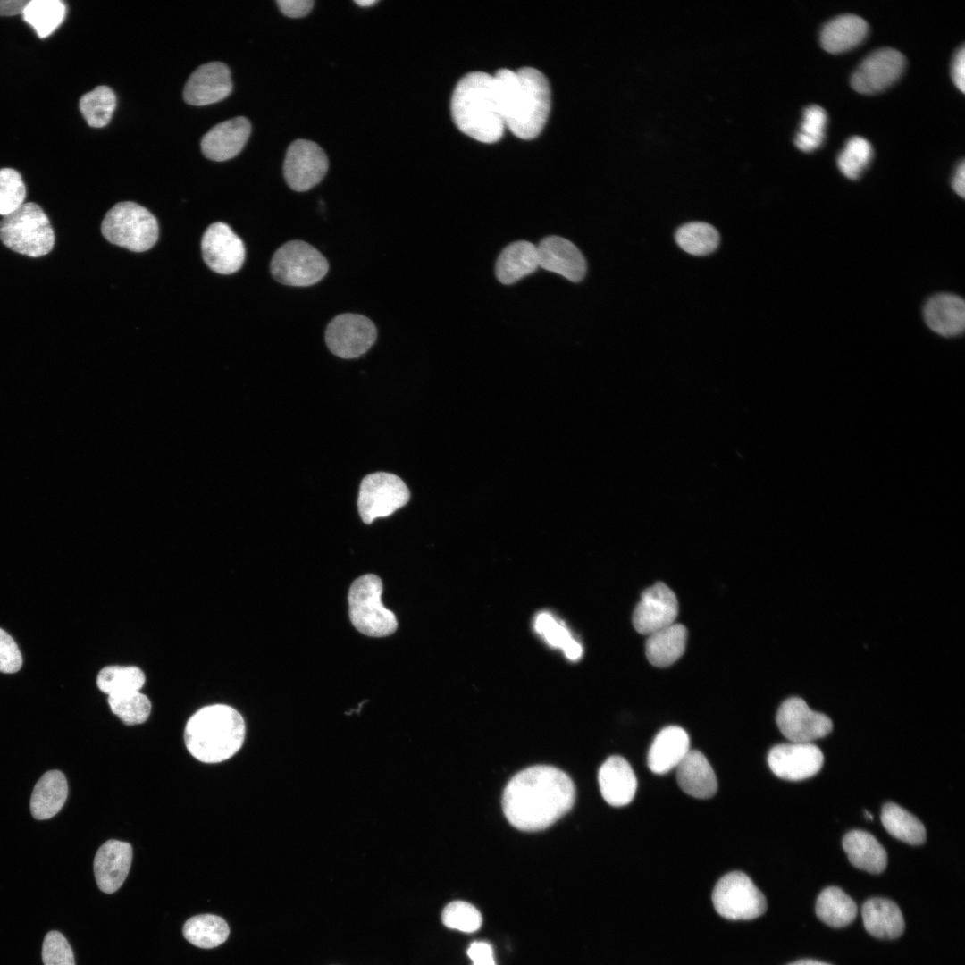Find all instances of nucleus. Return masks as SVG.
<instances>
[{"label":"nucleus","mask_w":965,"mask_h":965,"mask_svg":"<svg viewBox=\"0 0 965 965\" xmlns=\"http://www.w3.org/2000/svg\"><path fill=\"white\" fill-rule=\"evenodd\" d=\"M575 789L561 769L546 765L527 768L504 789L502 809L508 822L522 831L543 830L574 805Z\"/></svg>","instance_id":"1"},{"label":"nucleus","mask_w":965,"mask_h":965,"mask_svg":"<svg viewBox=\"0 0 965 965\" xmlns=\"http://www.w3.org/2000/svg\"><path fill=\"white\" fill-rule=\"evenodd\" d=\"M500 92L505 126L517 138L529 140L543 129L550 109V89L538 70H499L494 75Z\"/></svg>","instance_id":"2"},{"label":"nucleus","mask_w":965,"mask_h":965,"mask_svg":"<svg viewBox=\"0 0 965 965\" xmlns=\"http://www.w3.org/2000/svg\"><path fill=\"white\" fill-rule=\"evenodd\" d=\"M451 113L457 127L474 139L482 143L499 140L506 126L495 77L482 71L464 76L453 91Z\"/></svg>","instance_id":"3"},{"label":"nucleus","mask_w":965,"mask_h":965,"mask_svg":"<svg viewBox=\"0 0 965 965\" xmlns=\"http://www.w3.org/2000/svg\"><path fill=\"white\" fill-rule=\"evenodd\" d=\"M245 734L244 719L235 709L214 704L191 716L185 726L184 740L195 759L204 763H219L238 752Z\"/></svg>","instance_id":"4"},{"label":"nucleus","mask_w":965,"mask_h":965,"mask_svg":"<svg viewBox=\"0 0 965 965\" xmlns=\"http://www.w3.org/2000/svg\"><path fill=\"white\" fill-rule=\"evenodd\" d=\"M0 241L18 254L40 257L53 249L55 236L42 207L27 202L0 220Z\"/></svg>","instance_id":"5"},{"label":"nucleus","mask_w":965,"mask_h":965,"mask_svg":"<svg viewBox=\"0 0 965 965\" xmlns=\"http://www.w3.org/2000/svg\"><path fill=\"white\" fill-rule=\"evenodd\" d=\"M101 232L109 242L134 252L150 249L157 241L156 218L146 207L131 201L114 205L105 214Z\"/></svg>","instance_id":"6"},{"label":"nucleus","mask_w":965,"mask_h":965,"mask_svg":"<svg viewBox=\"0 0 965 965\" xmlns=\"http://www.w3.org/2000/svg\"><path fill=\"white\" fill-rule=\"evenodd\" d=\"M382 583L380 577L367 574L356 579L348 592L349 618L362 634L383 637L398 627L395 614L382 602Z\"/></svg>","instance_id":"7"},{"label":"nucleus","mask_w":965,"mask_h":965,"mask_svg":"<svg viewBox=\"0 0 965 965\" xmlns=\"http://www.w3.org/2000/svg\"><path fill=\"white\" fill-rule=\"evenodd\" d=\"M326 258L313 246L291 240L281 246L271 261V273L279 282L290 286H310L328 272Z\"/></svg>","instance_id":"8"},{"label":"nucleus","mask_w":965,"mask_h":965,"mask_svg":"<svg viewBox=\"0 0 965 965\" xmlns=\"http://www.w3.org/2000/svg\"><path fill=\"white\" fill-rule=\"evenodd\" d=\"M716 911L732 920H748L761 916L767 909L766 898L743 872L733 871L723 876L712 893Z\"/></svg>","instance_id":"9"},{"label":"nucleus","mask_w":965,"mask_h":965,"mask_svg":"<svg viewBox=\"0 0 965 965\" xmlns=\"http://www.w3.org/2000/svg\"><path fill=\"white\" fill-rule=\"evenodd\" d=\"M410 497L406 483L397 475L377 472L366 475L360 484L357 507L365 524L386 517L405 506Z\"/></svg>","instance_id":"10"},{"label":"nucleus","mask_w":965,"mask_h":965,"mask_svg":"<svg viewBox=\"0 0 965 965\" xmlns=\"http://www.w3.org/2000/svg\"><path fill=\"white\" fill-rule=\"evenodd\" d=\"M373 323L357 314H341L334 317L325 331L329 349L342 358H355L365 354L375 342Z\"/></svg>","instance_id":"11"},{"label":"nucleus","mask_w":965,"mask_h":965,"mask_svg":"<svg viewBox=\"0 0 965 965\" xmlns=\"http://www.w3.org/2000/svg\"><path fill=\"white\" fill-rule=\"evenodd\" d=\"M328 158L315 142L306 139L293 141L288 147L283 174L287 184L295 191H306L320 183L328 171Z\"/></svg>","instance_id":"12"},{"label":"nucleus","mask_w":965,"mask_h":965,"mask_svg":"<svg viewBox=\"0 0 965 965\" xmlns=\"http://www.w3.org/2000/svg\"><path fill=\"white\" fill-rule=\"evenodd\" d=\"M776 721L781 734L791 743H812L827 735L833 728L827 716L810 709L799 697L788 698L780 705Z\"/></svg>","instance_id":"13"},{"label":"nucleus","mask_w":965,"mask_h":965,"mask_svg":"<svg viewBox=\"0 0 965 965\" xmlns=\"http://www.w3.org/2000/svg\"><path fill=\"white\" fill-rule=\"evenodd\" d=\"M906 65L904 55L896 49H877L860 63L851 78L852 88L864 95L879 93L894 84Z\"/></svg>","instance_id":"14"},{"label":"nucleus","mask_w":965,"mask_h":965,"mask_svg":"<svg viewBox=\"0 0 965 965\" xmlns=\"http://www.w3.org/2000/svg\"><path fill=\"white\" fill-rule=\"evenodd\" d=\"M201 250L206 265L221 274L239 271L245 261L246 250L242 239L222 222H214L206 230Z\"/></svg>","instance_id":"15"},{"label":"nucleus","mask_w":965,"mask_h":965,"mask_svg":"<svg viewBox=\"0 0 965 965\" xmlns=\"http://www.w3.org/2000/svg\"><path fill=\"white\" fill-rule=\"evenodd\" d=\"M824 755L811 743H789L774 746L768 754V764L777 776L800 781L815 776L822 768Z\"/></svg>","instance_id":"16"},{"label":"nucleus","mask_w":965,"mask_h":965,"mask_svg":"<svg viewBox=\"0 0 965 965\" xmlns=\"http://www.w3.org/2000/svg\"><path fill=\"white\" fill-rule=\"evenodd\" d=\"M678 602L674 592L659 582L647 588L633 613L634 629L649 635L675 623Z\"/></svg>","instance_id":"17"},{"label":"nucleus","mask_w":965,"mask_h":965,"mask_svg":"<svg viewBox=\"0 0 965 965\" xmlns=\"http://www.w3.org/2000/svg\"><path fill=\"white\" fill-rule=\"evenodd\" d=\"M231 91L232 81L227 65L211 62L191 73L184 87L183 98L189 105L203 106L223 100Z\"/></svg>","instance_id":"18"},{"label":"nucleus","mask_w":965,"mask_h":965,"mask_svg":"<svg viewBox=\"0 0 965 965\" xmlns=\"http://www.w3.org/2000/svg\"><path fill=\"white\" fill-rule=\"evenodd\" d=\"M539 266L579 282L586 273V261L576 246L559 236L544 238L537 246Z\"/></svg>","instance_id":"19"},{"label":"nucleus","mask_w":965,"mask_h":965,"mask_svg":"<svg viewBox=\"0 0 965 965\" xmlns=\"http://www.w3.org/2000/svg\"><path fill=\"white\" fill-rule=\"evenodd\" d=\"M131 861L132 847L129 843L112 839L103 843L94 860L98 888L105 894L117 891L129 874Z\"/></svg>","instance_id":"20"},{"label":"nucleus","mask_w":965,"mask_h":965,"mask_svg":"<svg viewBox=\"0 0 965 965\" xmlns=\"http://www.w3.org/2000/svg\"><path fill=\"white\" fill-rule=\"evenodd\" d=\"M250 133V122L243 116L222 122L203 136L202 152L206 158L213 161L231 159L243 149Z\"/></svg>","instance_id":"21"},{"label":"nucleus","mask_w":965,"mask_h":965,"mask_svg":"<svg viewBox=\"0 0 965 965\" xmlns=\"http://www.w3.org/2000/svg\"><path fill=\"white\" fill-rule=\"evenodd\" d=\"M598 781L603 799L611 806H625L635 795L636 776L630 764L621 756H611L604 761L598 773Z\"/></svg>","instance_id":"22"},{"label":"nucleus","mask_w":965,"mask_h":965,"mask_svg":"<svg viewBox=\"0 0 965 965\" xmlns=\"http://www.w3.org/2000/svg\"><path fill=\"white\" fill-rule=\"evenodd\" d=\"M689 751L688 734L680 726H667L651 743L647 757L648 767L655 774H666L676 768Z\"/></svg>","instance_id":"23"},{"label":"nucleus","mask_w":965,"mask_h":965,"mask_svg":"<svg viewBox=\"0 0 965 965\" xmlns=\"http://www.w3.org/2000/svg\"><path fill=\"white\" fill-rule=\"evenodd\" d=\"M676 768L681 789L697 799H709L717 789L715 772L707 758L697 750H690Z\"/></svg>","instance_id":"24"},{"label":"nucleus","mask_w":965,"mask_h":965,"mask_svg":"<svg viewBox=\"0 0 965 965\" xmlns=\"http://www.w3.org/2000/svg\"><path fill=\"white\" fill-rule=\"evenodd\" d=\"M927 326L942 336L961 334L965 326V306L955 295L939 294L930 298L924 308Z\"/></svg>","instance_id":"25"},{"label":"nucleus","mask_w":965,"mask_h":965,"mask_svg":"<svg viewBox=\"0 0 965 965\" xmlns=\"http://www.w3.org/2000/svg\"><path fill=\"white\" fill-rule=\"evenodd\" d=\"M868 25L855 14L839 15L827 22L820 32V44L830 54L849 51L867 37Z\"/></svg>","instance_id":"26"},{"label":"nucleus","mask_w":965,"mask_h":965,"mask_svg":"<svg viewBox=\"0 0 965 965\" xmlns=\"http://www.w3.org/2000/svg\"><path fill=\"white\" fill-rule=\"evenodd\" d=\"M68 785L64 775L58 770L46 772L35 785L30 798V812L34 818H53L65 803Z\"/></svg>","instance_id":"27"},{"label":"nucleus","mask_w":965,"mask_h":965,"mask_svg":"<svg viewBox=\"0 0 965 965\" xmlns=\"http://www.w3.org/2000/svg\"><path fill=\"white\" fill-rule=\"evenodd\" d=\"M843 848L850 862L861 870L878 874L887 865V853L877 838L862 830H852L843 839Z\"/></svg>","instance_id":"28"},{"label":"nucleus","mask_w":965,"mask_h":965,"mask_svg":"<svg viewBox=\"0 0 965 965\" xmlns=\"http://www.w3.org/2000/svg\"><path fill=\"white\" fill-rule=\"evenodd\" d=\"M866 930L880 939H894L904 930V919L899 907L884 898L868 900L861 910Z\"/></svg>","instance_id":"29"},{"label":"nucleus","mask_w":965,"mask_h":965,"mask_svg":"<svg viewBox=\"0 0 965 965\" xmlns=\"http://www.w3.org/2000/svg\"><path fill=\"white\" fill-rule=\"evenodd\" d=\"M539 267L537 246L519 240L507 246L496 263V276L503 284H513Z\"/></svg>","instance_id":"30"},{"label":"nucleus","mask_w":965,"mask_h":965,"mask_svg":"<svg viewBox=\"0 0 965 965\" xmlns=\"http://www.w3.org/2000/svg\"><path fill=\"white\" fill-rule=\"evenodd\" d=\"M686 640V628L675 623L649 634L645 643L648 660L658 667L672 665L684 654Z\"/></svg>","instance_id":"31"},{"label":"nucleus","mask_w":965,"mask_h":965,"mask_svg":"<svg viewBox=\"0 0 965 965\" xmlns=\"http://www.w3.org/2000/svg\"><path fill=\"white\" fill-rule=\"evenodd\" d=\"M533 629L551 648L559 649L566 658L577 661L583 653L581 642L575 639L565 622L550 611H541L534 617Z\"/></svg>","instance_id":"32"},{"label":"nucleus","mask_w":965,"mask_h":965,"mask_svg":"<svg viewBox=\"0 0 965 965\" xmlns=\"http://www.w3.org/2000/svg\"><path fill=\"white\" fill-rule=\"evenodd\" d=\"M817 916L832 927H843L851 924L857 915L854 901L836 886L825 888L816 902Z\"/></svg>","instance_id":"33"},{"label":"nucleus","mask_w":965,"mask_h":965,"mask_svg":"<svg viewBox=\"0 0 965 965\" xmlns=\"http://www.w3.org/2000/svg\"><path fill=\"white\" fill-rule=\"evenodd\" d=\"M881 821L892 836L906 843L919 845L926 841V828L922 822L894 802L883 806Z\"/></svg>","instance_id":"34"},{"label":"nucleus","mask_w":965,"mask_h":965,"mask_svg":"<svg viewBox=\"0 0 965 965\" xmlns=\"http://www.w3.org/2000/svg\"><path fill=\"white\" fill-rule=\"evenodd\" d=\"M230 934L227 922L213 914L197 915L183 926L184 937L193 945L211 949L223 944Z\"/></svg>","instance_id":"35"},{"label":"nucleus","mask_w":965,"mask_h":965,"mask_svg":"<svg viewBox=\"0 0 965 965\" xmlns=\"http://www.w3.org/2000/svg\"><path fill=\"white\" fill-rule=\"evenodd\" d=\"M66 6L60 0H30L25 5L22 16L40 38L51 35L63 21Z\"/></svg>","instance_id":"36"},{"label":"nucleus","mask_w":965,"mask_h":965,"mask_svg":"<svg viewBox=\"0 0 965 965\" xmlns=\"http://www.w3.org/2000/svg\"><path fill=\"white\" fill-rule=\"evenodd\" d=\"M675 239L686 253L707 256L717 249L720 238L712 225L703 222H692L677 229Z\"/></svg>","instance_id":"37"},{"label":"nucleus","mask_w":965,"mask_h":965,"mask_svg":"<svg viewBox=\"0 0 965 965\" xmlns=\"http://www.w3.org/2000/svg\"><path fill=\"white\" fill-rule=\"evenodd\" d=\"M145 675L137 667L108 666L100 670L96 684L108 696L139 692L145 684Z\"/></svg>","instance_id":"38"},{"label":"nucleus","mask_w":965,"mask_h":965,"mask_svg":"<svg viewBox=\"0 0 965 965\" xmlns=\"http://www.w3.org/2000/svg\"><path fill=\"white\" fill-rule=\"evenodd\" d=\"M116 107V96L107 86H98L83 95L80 110L87 123L93 128L107 125Z\"/></svg>","instance_id":"39"},{"label":"nucleus","mask_w":965,"mask_h":965,"mask_svg":"<svg viewBox=\"0 0 965 965\" xmlns=\"http://www.w3.org/2000/svg\"><path fill=\"white\" fill-rule=\"evenodd\" d=\"M827 115L824 108L812 105L807 106L802 113V122L797 132L794 144L803 152H812L818 149L825 138V130Z\"/></svg>","instance_id":"40"},{"label":"nucleus","mask_w":965,"mask_h":965,"mask_svg":"<svg viewBox=\"0 0 965 965\" xmlns=\"http://www.w3.org/2000/svg\"><path fill=\"white\" fill-rule=\"evenodd\" d=\"M873 156V148L864 138H850L837 156L840 172L850 180H857L869 164Z\"/></svg>","instance_id":"41"},{"label":"nucleus","mask_w":965,"mask_h":965,"mask_svg":"<svg viewBox=\"0 0 965 965\" xmlns=\"http://www.w3.org/2000/svg\"><path fill=\"white\" fill-rule=\"evenodd\" d=\"M108 704L112 712L129 726L144 723L151 712L149 699L140 692L108 696Z\"/></svg>","instance_id":"42"},{"label":"nucleus","mask_w":965,"mask_h":965,"mask_svg":"<svg viewBox=\"0 0 965 965\" xmlns=\"http://www.w3.org/2000/svg\"><path fill=\"white\" fill-rule=\"evenodd\" d=\"M26 197V187L21 174L12 168L0 169V215L17 210Z\"/></svg>","instance_id":"43"},{"label":"nucleus","mask_w":965,"mask_h":965,"mask_svg":"<svg viewBox=\"0 0 965 965\" xmlns=\"http://www.w3.org/2000/svg\"><path fill=\"white\" fill-rule=\"evenodd\" d=\"M482 915L471 903L455 901L449 903L442 912L443 924L452 929L471 933L480 928Z\"/></svg>","instance_id":"44"},{"label":"nucleus","mask_w":965,"mask_h":965,"mask_svg":"<svg viewBox=\"0 0 965 965\" xmlns=\"http://www.w3.org/2000/svg\"><path fill=\"white\" fill-rule=\"evenodd\" d=\"M44 965H75L72 950L64 936L55 930L48 932L42 945Z\"/></svg>","instance_id":"45"},{"label":"nucleus","mask_w":965,"mask_h":965,"mask_svg":"<svg viewBox=\"0 0 965 965\" xmlns=\"http://www.w3.org/2000/svg\"><path fill=\"white\" fill-rule=\"evenodd\" d=\"M21 666L22 657L17 643L0 628V672L13 674L19 671Z\"/></svg>","instance_id":"46"},{"label":"nucleus","mask_w":965,"mask_h":965,"mask_svg":"<svg viewBox=\"0 0 965 965\" xmlns=\"http://www.w3.org/2000/svg\"><path fill=\"white\" fill-rule=\"evenodd\" d=\"M277 4L281 12L290 18H300L307 15L313 6L312 0H278Z\"/></svg>","instance_id":"47"},{"label":"nucleus","mask_w":965,"mask_h":965,"mask_svg":"<svg viewBox=\"0 0 965 965\" xmlns=\"http://www.w3.org/2000/svg\"><path fill=\"white\" fill-rule=\"evenodd\" d=\"M474 965H495L491 946L485 942H474L467 950Z\"/></svg>","instance_id":"48"},{"label":"nucleus","mask_w":965,"mask_h":965,"mask_svg":"<svg viewBox=\"0 0 965 965\" xmlns=\"http://www.w3.org/2000/svg\"><path fill=\"white\" fill-rule=\"evenodd\" d=\"M952 78L955 86L965 91V47L962 45L955 53L952 62Z\"/></svg>","instance_id":"49"},{"label":"nucleus","mask_w":965,"mask_h":965,"mask_svg":"<svg viewBox=\"0 0 965 965\" xmlns=\"http://www.w3.org/2000/svg\"><path fill=\"white\" fill-rule=\"evenodd\" d=\"M27 0H0V16H13L22 13Z\"/></svg>","instance_id":"50"},{"label":"nucleus","mask_w":965,"mask_h":965,"mask_svg":"<svg viewBox=\"0 0 965 965\" xmlns=\"http://www.w3.org/2000/svg\"><path fill=\"white\" fill-rule=\"evenodd\" d=\"M964 180H965V163H964V161H961V164L957 166V169L955 171V173H954V175L952 177V189L961 197H964V192H965Z\"/></svg>","instance_id":"51"},{"label":"nucleus","mask_w":965,"mask_h":965,"mask_svg":"<svg viewBox=\"0 0 965 965\" xmlns=\"http://www.w3.org/2000/svg\"><path fill=\"white\" fill-rule=\"evenodd\" d=\"M789 965H830V964L826 963V962H822V961H815V960H800V961L793 962V963H791Z\"/></svg>","instance_id":"52"},{"label":"nucleus","mask_w":965,"mask_h":965,"mask_svg":"<svg viewBox=\"0 0 965 965\" xmlns=\"http://www.w3.org/2000/svg\"><path fill=\"white\" fill-rule=\"evenodd\" d=\"M357 4L361 7H368L377 3V0H355Z\"/></svg>","instance_id":"53"},{"label":"nucleus","mask_w":965,"mask_h":965,"mask_svg":"<svg viewBox=\"0 0 965 965\" xmlns=\"http://www.w3.org/2000/svg\"><path fill=\"white\" fill-rule=\"evenodd\" d=\"M864 816L868 820H872L874 818L873 815L866 810H864Z\"/></svg>","instance_id":"54"}]
</instances>
